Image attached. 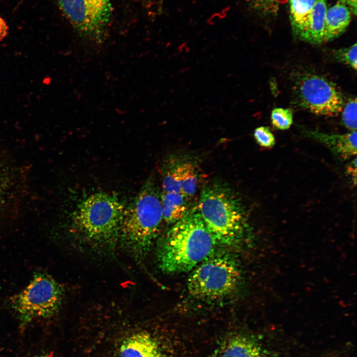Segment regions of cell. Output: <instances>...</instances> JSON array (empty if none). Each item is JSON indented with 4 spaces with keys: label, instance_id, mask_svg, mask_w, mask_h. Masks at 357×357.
I'll use <instances>...</instances> for the list:
<instances>
[{
    "label": "cell",
    "instance_id": "cell-10",
    "mask_svg": "<svg viewBox=\"0 0 357 357\" xmlns=\"http://www.w3.org/2000/svg\"><path fill=\"white\" fill-rule=\"evenodd\" d=\"M261 346L254 339L241 334L225 339L212 357H267Z\"/></svg>",
    "mask_w": 357,
    "mask_h": 357
},
{
    "label": "cell",
    "instance_id": "cell-12",
    "mask_svg": "<svg viewBox=\"0 0 357 357\" xmlns=\"http://www.w3.org/2000/svg\"><path fill=\"white\" fill-rule=\"evenodd\" d=\"M166 163L162 171L163 190L181 193L182 185L196 166L190 160L178 158H171Z\"/></svg>",
    "mask_w": 357,
    "mask_h": 357
},
{
    "label": "cell",
    "instance_id": "cell-14",
    "mask_svg": "<svg viewBox=\"0 0 357 357\" xmlns=\"http://www.w3.org/2000/svg\"><path fill=\"white\" fill-rule=\"evenodd\" d=\"M327 0H317L308 21L298 38L312 44L325 42V19Z\"/></svg>",
    "mask_w": 357,
    "mask_h": 357
},
{
    "label": "cell",
    "instance_id": "cell-15",
    "mask_svg": "<svg viewBox=\"0 0 357 357\" xmlns=\"http://www.w3.org/2000/svg\"><path fill=\"white\" fill-rule=\"evenodd\" d=\"M352 11L346 4L338 1L327 8L325 19V42L341 35L349 25Z\"/></svg>",
    "mask_w": 357,
    "mask_h": 357
},
{
    "label": "cell",
    "instance_id": "cell-1",
    "mask_svg": "<svg viewBox=\"0 0 357 357\" xmlns=\"http://www.w3.org/2000/svg\"><path fill=\"white\" fill-rule=\"evenodd\" d=\"M215 243L195 207L160 239L156 249L159 268L169 274L189 272L214 251Z\"/></svg>",
    "mask_w": 357,
    "mask_h": 357
},
{
    "label": "cell",
    "instance_id": "cell-6",
    "mask_svg": "<svg viewBox=\"0 0 357 357\" xmlns=\"http://www.w3.org/2000/svg\"><path fill=\"white\" fill-rule=\"evenodd\" d=\"M63 294L59 283L39 272L24 289L10 298L9 304L22 321L28 322L55 315L61 307Z\"/></svg>",
    "mask_w": 357,
    "mask_h": 357
},
{
    "label": "cell",
    "instance_id": "cell-4",
    "mask_svg": "<svg viewBox=\"0 0 357 357\" xmlns=\"http://www.w3.org/2000/svg\"><path fill=\"white\" fill-rule=\"evenodd\" d=\"M240 280V269L234 256L213 251L195 267L188 279L187 287L194 298L215 301L234 294Z\"/></svg>",
    "mask_w": 357,
    "mask_h": 357
},
{
    "label": "cell",
    "instance_id": "cell-11",
    "mask_svg": "<svg viewBox=\"0 0 357 357\" xmlns=\"http://www.w3.org/2000/svg\"><path fill=\"white\" fill-rule=\"evenodd\" d=\"M119 357H164L157 340L147 332H139L126 338L119 348Z\"/></svg>",
    "mask_w": 357,
    "mask_h": 357
},
{
    "label": "cell",
    "instance_id": "cell-5",
    "mask_svg": "<svg viewBox=\"0 0 357 357\" xmlns=\"http://www.w3.org/2000/svg\"><path fill=\"white\" fill-rule=\"evenodd\" d=\"M125 210L116 196L95 193L77 206L72 215V225L87 239L106 242L119 233Z\"/></svg>",
    "mask_w": 357,
    "mask_h": 357
},
{
    "label": "cell",
    "instance_id": "cell-18",
    "mask_svg": "<svg viewBox=\"0 0 357 357\" xmlns=\"http://www.w3.org/2000/svg\"><path fill=\"white\" fill-rule=\"evenodd\" d=\"M287 0H246L249 8L261 16H274Z\"/></svg>",
    "mask_w": 357,
    "mask_h": 357
},
{
    "label": "cell",
    "instance_id": "cell-23",
    "mask_svg": "<svg viewBox=\"0 0 357 357\" xmlns=\"http://www.w3.org/2000/svg\"><path fill=\"white\" fill-rule=\"evenodd\" d=\"M8 33V25L5 20L0 17V42L7 36Z\"/></svg>",
    "mask_w": 357,
    "mask_h": 357
},
{
    "label": "cell",
    "instance_id": "cell-21",
    "mask_svg": "<svg viewBox=\"0 0 357 357\" xmlns=\"http://www.w3.org/2000/svg\"><path fill=\"white\" fill-rule=\"evenodd\" d=\"M357 49V43H355L349 47L334 51V56L339 61L345 63L356 70Z\"/></svg>",
    "mask_w": 357,
    "mask_h": 357
},
{
    "label": "cell",
    "instance_id": "cell-17",
    "mask_svg": "<svg viewBox=\"0 0 357 357\" xmlns=\"http://www.w3.org/2000/svg\"><path fill=\"white\" fill-rule=\"evenodd\" d=\"M316 0H289L291 25L298 37L305 29Z\"/></svg>",
    "mask_w": 357,
    "mask_h": 357
},
{
    "label": "cell",
    "instance_id": "cell-16",
    "mask_svg": "<svg viewBox=\"0 0 357 357\" xmlns=\"http://www.w3.org/2000/svg\"><path fill=\"white\" fill-rule=\"evenodd\" d=\"M188 197L181 193L164 191L161 193L163 220L168 224H175L190 210Z\"/></svg>",
    "mask_w": 357,
    "mask_h": 357
},
{
    "label": "cell",
    "instance_id": "cell-24",
    "mask_svg": "<svg viewBox=\"0 0 357 357\" xmlns=\"http://www.w3.org/2000/svg\"><path fill=\"white\" fill-rule=\"evenodd\" d=\"M347 172L352 177L353 182L356 184L357 180V159L356 158L350 164L347 168Z\"/></svg>",
    "mask_w": 357,
    "mask_h": 357
},
{
    "label": "cell",
    "instance_id": "cell-22",
    "mask_svg": "<svg viewBox=\"0 0 357 357\" xmlns=\"http://www.w3.org/2000/svg\"><path fill=\"white\" fill-rule=\"evenodd\" d=\"M253 135L255 141L261 147L272 148L275 144V138L268 127L262 126L257 127Z\"/></svg>",
    "mask_w": 357,
    "mask_h": 357
},
{
    "label": "cell",
    "instance_id": "cell-13",
    "mask_svg": "<svg viewBox=\"0 0 357 357\" xmlns=\"http://www.w3.org/2000/svg\"><path fill=\"white\" fill-rule=\"evenodd\" d=\"M307 135L324 144L342 160H346L357 154L356 131L343 134L309 131Z\"/></svg>",
    "mask_w": 357,
    "mask_h": 357
},
{
    "label": "cell",
    "instance_id": "cell-3",
    "mask_svg": "<svg viewBox=\"0 0 357 357\" xmlns=\"http://www.w3.org/2000/svg\"><path fill=\"white\" fill-rule=\"evenodd\" d=\"M163 220L161 193L154 181L149 179L131 207L125 210L119 233L132 252L142 256L158 237Z\"/></svg>",
    "mask_w": 357,
    "mask_h": 357
},
{
    "label": "cell",
    "instance_id": "cell-25",
    "mask_svg": "<svg viewBox=\"0 0 357 357\" xmlns=\"http://www.w3.org/2000/svg\"><path fill=\"white\" fill-rule=\"evenodd\" d=\"M338 1L347 5L352 14L355 15L357 14V0H339Z\"/></svg>",
    "mask_w": 357,
    "mask_h": 357
},
{
    "label": "cell",
    "instance_id": "cell-2",
    "mask_svg": "<svg viewBox=\"0 0 357 357\" xmlns=\"http://www.w3.org/2000/svg\"><path fill=\"white\" fill-rule=\"evenodd\" d=\"M197 208L216 243L230 246L241 243L246 227L245 211L241 199L229 185L219 181L206 184Z\"/></svg>",
    "mask_w": 357,
    "mask_h": 357
},
{
    "label": "cell",
    "instance_id": "cell-19",
    "mask_svg": "<svg viewBox=\"0 0 357 357\" xmlns=\"http://www.w3.org/2000/svg\"><path fill=\"white\" fill-rule=\"evenodd\" d=\"M272 125L280 130L289 128L293 122V114L290 109L276 108L274 109L271 115Z\"/></svg>",
    "mask_w": 357,
    "mask_h": 357
},
{
    "label": "cell",
    "instance_id": "cell-8",
    "mask_svg": "<svg viewBox=\"0 0 357 357\" xmlns=\"http://www.w3.org/2000/svg\"><path fill=\"white\" fill-rule=\"evenodd\" d=\"M60 8L80 34L100 41L112 12L110 0H58Z\"/></svg>",
    "mask_w": 357,
    "mask_h": 357
},
{
    "label": "cell",
    "instance_id": "cell-26",
    "mask_svg": "<svg viewBox=\"0 0 357 357\" xmlns=\"http://www.w3.org/2000/svg\"><path fill=\"white\" fill-rule=\"evenodd\" d=\"M36 357H52L51 356H50L49 354H42L41 355H39L38 356H37Z\"/></svg>",
    "mask_w": 357,
    "mask_h": 357
},
{
    "label": "cell",
    "instance_id": "cell-20",
    "mask_svg": "<svg viewBox=\"0 0 357 357\" xmlns=\"http://www.w3.org/2000/svg\"><path fill=\"white\" fill-rule=\"evenodd\" d=\"M357 98H350L344 105L342 113V123L351 131L357 130Z\"/></svg>",
    "mask_w": 357,
    "mask_h": 357
},
{
    "label": "cell",
    "instance_id": "cell-9",
    "mask_svg": "<svg viewBox=\"0 0 357 357\" xmlns=\"http://www.w3.org/2000/svg\"><path fill=\"white\" fill-rule=\"evenodd\" d=\"M23 175L20 166L0 148V221L20 210L25 193Z\"/></svg>",
    "mask_w": 357,
    "mask_h": 357
},
{
    "label": "cell",
    "instance_id": "cell-7",
    "mask_svg": "<svg viewBox=\"0 0 357 357\" xmlns=\"http://www.w3.org/2000/svg\"><path fill=\"white\" fill-rule=\"evenodd\" d=\"M298 104L317 115L335 117L342 112V94L332 81L318 74L302 76L295 87Z\"/></svg>",
    "mask_w": 357,
    "mask_h": 357
}]
</instances>
